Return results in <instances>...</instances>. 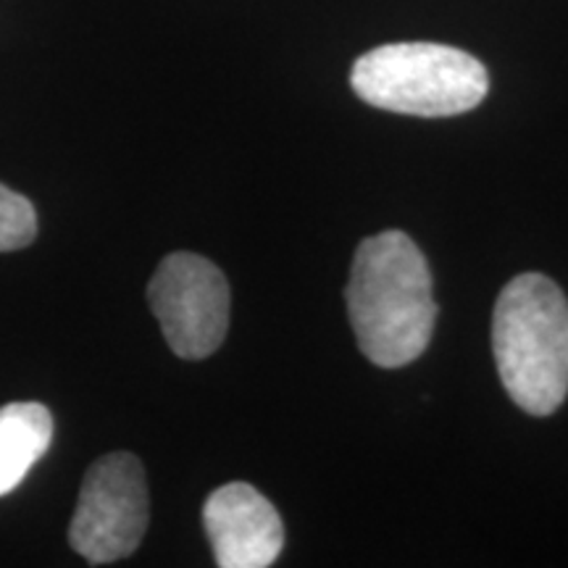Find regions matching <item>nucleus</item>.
Segmentation results:
<instances>
[{"mask_svg":"<svg viewBox=\"0 0 568 568\" xmlns=\"http://www.w3.org/2000/svg\"><path fill=\"white\" fill-rule=\"evenodd\" d=\"M347 314L361 353L376 366H408L429 347L437 322L432 274L406 232L389 230L358 245Z\"/></svg>","mask_w":568,"mask_h":568,"instance_id":"nucleus-1","label":"nucleus"},{"mask_svg":"<svg viewBox=\"0 0 568 568\" xmlns=\"http://www.w3.org/2000/svg\"><path fill=\"white\" fill-rule=\"evenodd\" d=\"M493 351L503 387L518 408L550 416L568 395V301L542 274L510 280L497 297Z\"/></svg>","mask_w":568,"mask_h":568,"instance_id":"nucleus-2","label":"nucleus"},{"mask_svg":"<svg viewBox=\"0 0 568 568\" xmlns=\"http://www.w3.org/2000/svg\"><path fill=\"white\" fill-rule=\"evenodd\" d=\"M361 101L406 116H458L485 101L489 74L471 53L437 42H389L353 63Z\"/></svg>","mask_w":568,"mask_h":568,"instance_id":"nucleus-3","label":"nucleus"},{"mask_svg":"<svg viewBox=\"0 0 568 568\" xmlns=\"http://www.w3.org/2000/svg\"><path fill=\"white\" fill-rule=\"evenodd\" d=\"M151 500L142 464L132 453H109L84 474L69 524V545L90 566L132 556L145 537Z\"/></svg>","mask_w":568,"mask_h":568,"instance_id":"nucleus-4","label":"nucleus"},{"mask_svg":"<svg viewBox=\"0 0 568 568\" xmlns=\"http://www.w3.org/2000/svg\"><path fill=\"white\" fill-rule=\"evenodd\" d=\"M153 316L180 358L201 361L222 347L230 329V284L216 264L195 253H172L148 287Z\"/></svg>","mask_w":568,"mask_h":568,"instance_id":"nucleus-5","label":"nucleus"},{"mask_svg":"<svg viewBox=\"0 0 568 568\" xmlns=\"http://www.w3.org/2000/svg\"><path fill=\"white\" fill-rule=\"evenodd\" d=\"M205 535L222 568H266L284 548L276 508L245 481L219 487L203 506Z\"/></svg>","mask_w":568,"mask_h":568,"instance_id":"nucleus-6","label":"nucleus"},{"mask_svg":"<svg viewBox=\"0 0 568 568\" xmlns=\"http://www.w3.org/2000/svg\"><path fill=\"white\" fill-rule=\"evenodd\" d=\"M53 439V418L40 403H9L0 408V497L24 481Z\"/></svg>","mask_w":568,"mask_h":568,"instance_id":"nucleus-7","label":"nucleus"},{"mask_svg":"<svg viewBox=\"0 0 568 568\" xmlns=\"http://www.w3.org/2000/svg\"><path fill=\"white\" fill-rule=\"evenodd\" d=\"M38 237V211L24 195L0 184V253L21 251Z\"/></svg>","mask_w":568,"mask_h":568,"instance_id":"nucleus-8","label":"nucleus"}]
</instances>
